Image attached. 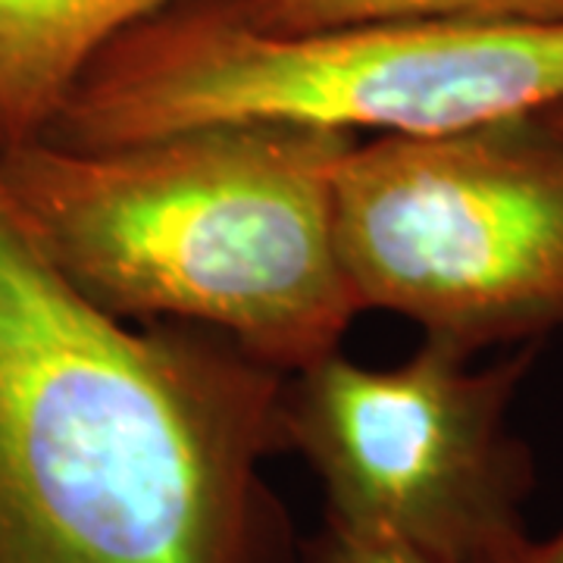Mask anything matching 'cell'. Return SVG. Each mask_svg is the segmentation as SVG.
<instances>
[{
    "mask_svg": "<svg viewBox=\"0 0 563 563\" xmlns=\"http://www.w3.org/2000/svg\"><path fill=\"white\" fill-rule=\"evenodd\" d=\"M285 373L69 282L0 176V563H295Z\"/></svg>",
    "mask_w": 563,
    "mask_h": 563,
    "instance_id": "6da1fadb",
    "label": "cell"
},
{
    "mask_svg": "<svg viewBox=\"0 0 563 563\" xmlns=\"http://www.w3.org/2000/svg\"><path fill=\"white\" fill-rule=\"evenodd\" d=\"M354 144L295 122L103 151L38 139L3 151L0 176L88 301L213 329L288 376L335 354L361 313L335 247V176Z\"/></svg>",
    "mask_w": 563,
    "mask_h": 563,
    "instance_id": "7a4b0ae2",
    "label": "cell"
},
{
    "mask_svg": "<svg viewBox=\"0 0 563 563\" xmlns=\"http://www.w3.org/2000/svg\"><path fill=\"white\" fill-rule=\"evenodd\" d=\"M563 103V20H417L261 35L179 0L113 38L44 139L103 151L222 122L442 135Z\"/></svg>",
    "mask_w": 563,
    "mask_h": 563,
    "instance_id": "3957f363",
    "label": "cell"
},
{
    "mask_svg": "<svg viewBox=\"0 0 563 563\" xmlns=\"http://www.w3.org/2000/svg\"><path fill=\"white\" fill-rule=\"evenodd\" d=\"M357 310L479 354L563 329V125L554 110L442 135H376L335 176Z\"/></svg>",
    "mask_w": 563,
    "mask_h": 563,
    "instance_id": "277c9868",
    "label": "cell"
},
{
    "mask_svg": "<svg viewBox=\"0 0 563 563\" xmlns=\"http://www.w3.org/2000/svg\"><path fill=\"white\" fill-rule=\"evenodd\" d=\"M539 357L517 344L492 366L426 339L398 366L339 351L285 376V451L317 473L325 517L391 532L439 563H514L532 542V454L507 410Z\"/></svg>",
    "mask_w": 563,
    "mask_h": 563,
    "instance_id": "5b68a950",
    "label": "cell"
},
{
    "mask_svg": "<svg viewBox=\"0 0 563 563\" xmlns=\"http://www.w3.org/2000/svg\"><path fill=\"white\" fill-rule=\"evenodd\" d=\"M173 3L179 0H0V154L44 139L88 63Z\"/></svg>",
    "mask_w": 563,
    "mask_h": 563,
    "instance_id": "8992f818",
    "label": "cell"
},
{
    "mask_svg": "<svg viewBox=\"0 0 563 563\" xmlns=\"http://www.w3.org/2000/svg\"><path fill=\"white\" fill-rule=\"evenodd\" d=\"M261 35L291 38L417 20H563V0H225Z\"/></svg>",
    "mask_w": 563,
    "mask_h": 563,
    "instance_id": "52a82bcc",
    "label": "cell"
},
{
    "mask_svg": "<svg viewBox=\"0 0 563 563\" xmlns=\"http://www.w3.org/2000/svg\"><path fill=\"white\" fill-rule=\"evenodd\" d=\"M301 563H439L391 532L322 517L317 536L301 542Z\"/></svg>",
    "mask_w": 563,
    "mask_h": 563,
    "instance_id": "ba28073f",
    "label": "cell"
},
{
    "mask_svg": "<svg viewBox=\"0 0 563 563\" xmlns=\"http://www.w3.org/2000/svg\"><path fill=\"white\" fill-rule=\"evenodd\" d=\"M514 563H563V529L558 536L544 539V542H532L526 544L523 551L517 554Z\"/></svg>",
    "mask_w": 563,
    "mask_h": 563,
    "instance_id": "9c48e42d",
    "label": "cell"
},
{
    "mask_svg": "<svg viewBox=\"0 0 563 563\" xmlns=\"http://www.w3.org/2000/svg\"><path fill=\"white\" fill-rule=\"evenodd\" d=\"M551 110H554V117H558V122L563 125V103H561V107H551Z\"/></svg>",
    "mask_w": 563,
    "mask_h": 563,
    "instance_id": "30bf717a",
    "label": "cell"
}]
</instances>
